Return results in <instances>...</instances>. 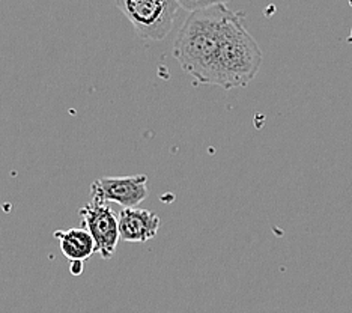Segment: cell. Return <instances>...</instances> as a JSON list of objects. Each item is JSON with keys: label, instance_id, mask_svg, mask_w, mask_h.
<instances>
[{"label": "cell", "instance_id": "obj_6", "mask_svg": "<svg viewBox=\"0 0 352 313\" xmlns=\"http://www.w3.org/2000/svg\"><path fill=\"white\" fill-rule=\"evenodd\" d=\"M160 217L142 208H124L119 213V237L125 243H146L155 238L160 229Z\"/></svg>", "mask_w": 352, "mask_h": 313}, {"label": "cell", "instance_id": "obj_1", "mask_svg": "<svg viewBox=\"0 0 352 313\" xmlns=\"http://www.w3.org/2000/svg\"><path fill=\"white\" fill-rule=\"evenodd\" d=\"M229 11L226 5H215L190 12L175 39V59L196 85H214L221 28Z\"/></svg>", "mask_w": 352, "mask_h": 313}, {"label": "cell", "instance_id": "obj_3", "mask_svg": "<svg viewBox=\"0 0 352 313\" xmlns=\"http://www.w3.org/2000/svg\"><path fill=\"white\" fill-rule=\"evenodd\" d=\"M140 39L163 41L170 34L181 6L178 0H115Z\"/></svg>", "mask_w": 352, "mask_h": 313}, {"label": "cell", "instance_id": "obj_8", "mask_svg": "<svg viewBox=\"0 0 352 313\" xmlns=\"http://www.w3.org/2000/svg\"><path fill=\"white\" fill-rule=\"evenodd\" d=\"M229 2L230 0H178L182 10H186L188 12L205 10V8H211L215 5H226Z\"/></svg>", "mask_w": 352, "mask_h": 313}, {"label": "cell", "instance_id": "obj_5", "mask_svg": "<svg viewBox=\"0 0 352 313\" xmlns=\"http://www.w3.org/2000/svg\"><path fill=\"white\" fill-rule=\"evenodd\" d=\"M148 176H104L92 182L91 196L98 202H115L124 208H135L148 197Z\"/></svg>", "mask_w": 352, "mask_h": 313}, {"label": "cell", "instance_id": "obj_4", "mask_svg": "<svg viewBox=\"0 0 352 313\" xmlns=\"http://www.w3.org/2000/svg\"><path fill=\"white\" fill-rule=\"evenodd\" d=\"M80 222L95 241L97 253L104 261L113 258L119 243V215L107 202L91 200L78 210Z\"/></svg>", "mask_w": 352, "mask_h": 313}, {"label": "cell", "instance_id": "obj_10", "mask_svg": "<svg viewBox=\"0 0 352 313\" xmlns=\"http://www.w3.org/2000/svg\"><path fill=\"white\" fill-rule=\"evenodd\" d=\"M349 43H352V28H351V34H349Z\"/></svg>", "mask_w": 352, "mask_h": 313}, {"label": "cell", "instance_id": "obj_7", "mask_svg": "<svg viewBox=\"0 0 352 313\" xmlns=\"http://www.w3.org/2000/svg\"><path fill=\"white\" fill-rule=\"evenodd\" d=\"M53 237L59 241V247L65 258L86 262L97 252L92 235L85 228H71L67 230H56Z\"/></svg>", "mask_w": 352, "mask_h": 313}, {"label": "cell", "instance_id": "obj_2", "mask_svg": "<svg viewBox=\"0 0 352 313\" xmlns=\"http://www.w3.org/2000/svg\"><path fill=\"white\" fill-rule=\"evenodd\" d=\"M243 19L244 14L229 11L221 28L214 85L226 91L249 86L263 61L261 47L245 29Z\"/></svg>", "mask_w": 352, "mask_h": 313}, {"label": "cell", "instance_id": "obj_9", "mask_svg": "<svg viewBox=\"0 0 352 313\" xmlns=\"http://www.w3.org/2000/svg\"><path fill=\"white\" fill-rule=\"evenodd\" d=\"M69 271H71V274L80 276V274H82V272L85 271V262H83V261H73V262H69Z\"/></svg>", "mask_w": 352, "mask_h": 313}]
</instances>
